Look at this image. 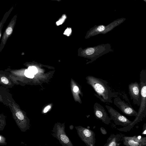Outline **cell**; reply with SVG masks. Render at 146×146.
I'll return each instance as SVG.
<instances>
[{"label":"cell","instance_id":"24","mask_svg":"<svg viewBox=\"0 0 146 146\" xmlns=\"http://www.w3.org/2000/svg\"><path fill=\"white\" fill-rule=\"evenodd\" d=\"M73 90L74 92L76 93L78 92L79 90V88L77 86H75L74 87Z\"/></svg>","mask_w":146,"mask_h":146},{"label":"cell","instance_id":"22","mask_svg":"<svg viewBox=\"0 0 146 146\" xmlns=\"http://www.w3.org/2000/svg\"><path fill=\"white\" fill-rule=\"evenodd\" d=\"M71 30L70 29H67L65 31L64 34L66 35L67 36H69L71 33Z\"/></svg>","mask_w":146,"mask_h":146},{"label":"cell","instance_id":"19","mask_svg":"<svg viewBox=\"0 0 146 146\" xmlns=\"http://www.w3.org/2000/svg\"><path fill=\"white\" fill-rule=\"evenodd\" d=\"M28 69L30 70L34 75L36 74L38 72L37 68L35 66H29Z\"/></svg>","mask_w":146,"mask_h":146},{"label":"cell","instance_id":"21","mask_svg":"<svg viewBox=\"0 0 146 146\" xmlns=\"http://www.w3.org/2000/svg\"><path fill=\"white\" fill-rule=\"evenodd\" d=\"M101 132L102 134L104 135H106L107 133L106 129L103 127H101L100 128Z\"/></svg>","mask_w":146,"mask_h":146},{"label":"cell","instance_id":"25","mask_svg":"<svg viewBox=\"0 0 146 146\" xmlns=\"http://www.w3.org/2000/svg\"><path fill=\"white\" fill-rule=\"evenodd\" d=\"M0 102L3 103V100L1 95L0 94Z\"/></svg>","mask_w":146,"mask_h":146},{"label":"cell","instance_id":"20","mask_svg":"<svg viewBox=\"0 0 146 146\" xmlns=\"http://www.w3.org/2000/svg\"><path fill=\"white\" fill-rule=\"evenodd\" d=\"M142 133V134H146V123H144L143 126V128Z\"/></svg>","mask_w":146,"mask_h":146},{"label":"cell","instance_id":"26","mask_svg":"<svg viewBox=\"0 0 146 146\" xmlns=\"http://www.w3.org/2000/svg\"><path fill=\"white\" fill-rule=\"evenodd\" d=\"M145 3H146V0H143Z\"/></svg>","mask_w":146,"mask_h":146},{"label":"cell","instance_id":"18","mask_svg":"<svg viewBox=\"0 0 146 146\" xmlns=\"http://www.w3.org/2000/svg\"><path fill=\"white\" fill-rule=\"evenodd\" d=\"M60 139L65 143H67L69 140L68 137L64 135H62L60 136Z\"/></svg>","mask_w":146,"mask_h":146},{"label":"cell","instance_id":"23","mask_svg":"<svg viewBox=\"0 0 146 146\" xmlns=\"http://www.w3.org/2000/svg\"><path fill=\"white\" fill-rule=\"evenodd\" d=\"M50 108V106L49 105L46 107L44 109L43 111L45 113L47 112Z\"/></svg>","mask_w":146,"mask_h":146},{"label":"cell","instance_id":"7","mask_svg":"<svg viewBox=\"0 0 146 146\" xmlns=\"http://www.w3.org/2000/svg\"><path fill=\"white\" fill-rule=\"evenodd\" d=\"M114 104L125 114L130 116L136 117L138 114L137 112L131 106L120 98L116 97L113 99Z\"/></svg>","mask_w":146,"mask_h":146},{"label":"cell","instance_id":"15","mask_svg":"<svg viewBox=\"0 0 146 146\" xmlns=\"http://www.w3.org/2000/svg\"><path fill=\"white\" fill-rule=\"evenodd\" d=\"M13 9V7H12L4 15L3 17L0 22V39L2 35V31L4 24L5 23L8 17Z\"/></svg>","mask_w":146,"mask_h":146},{"label":"cell","instance_id":"13","mask_svg":"<svg viewBox=\"0 0 146 146\" xmlns=\"http://www.w3.org/2000/svg\"><path fill=\"white\" fill-rule=\"evenodd\" d=\"M0 84L7 88H11L15 85L11 73L5 70H0Z\"/></svg>","mask_w":146,"mask_h":146},{"label":"cell","instance_id":"12","mask_svg":"<svg viewBox=\"0 0 146 146\" xmlns=\"http://www.w3.org/2000/svg\"><path fill=\"white\" fill-rule=\"evenodd\" d=\"M80 134L82 140L89 146H94L96 142L95 134L92 130L84 127L80 129Z\"/></svg>","mask_w":146,"mask_h":146},{"label":"cell","instance_id":"17","mask_svg":"<svg viewBox=\"0 0 146 146\" xmlns=\"http://www.w3.org/2000/svg\"><path fill=\"white\" fill-rule=\"evenodd\" d=\"M7 145L5 137L0 134V145Z\"/></svg>","mask_w":146,"mask_h":146},{"label":"cell","instance_id":"5","mask_svg":"<svg viewBox=\"0 0 146 146\" xmlns=\"http://www.w3.org/2000/svg\"><path fill=\"white\" fill-rule=\"evenodd\" d=\"M126 20V18L118 19L107 25H95L88 32L87 37L89 38L100 34H105L119 26Z\"/></svg>","mask_w":146,"mask_h":146},{"label":"cell","instance_id":"2","mask_svg":"<svg viewBox=\"0 0 146 146\" xmlns=\"http://www.w3.org/2000/svg\"><path fill=\"white\" fill-rule=\"evenodd\" d=\"M140 82L139 84L140 90L141 101L138 114L135 119L128 125L122 128H117L121 131L127 132L129 131L138 123L142 121L146 115V70H142L140 74Z\"/></svg>","mask_w":146,"mask_h":146},{"label":"cell","instance_id":"16","mask_svg":"<svg viewBox=\"0 0 146 146\" xmlns=\"http://www.w3.org/2000/svg\"><path fill=\"white\" fill-rule=\"evenodd\" d=\"M6 117L3 114H0V131H3L6 125Z\"/></svg>","mask_w":146,"mask_h":146},{"label":"cell","instance_id":"8","mask_svg":"<svg viewBox=\"0 0 146 146\" xmlns=\"http://www.w3.org/2000/svg\"><path fill=\"white\" fill-rule=\"evenodd\" d=\"M94 115L96 119L101 120L103 123L109 125L111 120L104 108L101 105L96 102L93 106Z\"/></svg>","mask_w":146,"mask_h":146},{"label":"cell","instance_id":"14","mask_svg":"<svg viewBox=\"0 0 146 146\" xmlns=\"http://www.w3.org/2000/svg\"><path fill=\"white\" fill-rule=\"evenodd\" d=\"M123 134H111L107 139L106 143L104 146H118L121 143L120 141L122 139Z\"/></svg>","mask_w":146,"mask_h":146},{"label":"cell","instance_id":"4","mask_svg":"<svg viewBox=\"0 0 146 146\" xmlns=\"http://www.w3.org/2000/svg\"><path fill=\"white\" fill-rule=\"evenodd\" d=\"M113 51L110 44L108 43L88 47L85 49L84 52L85 56L90 59L88 63H89L93 62L104 55Z\"/></svg>","mask_w":146,"mask_h":146},{"label":"cell","instance_id":"11","mask_svg":"<svg viewBox=\"0 0 146 146\" xmlns=\"http://www.w3.org/2000/svg\"><path fill=\"white\" fill-rule=\"evenodd\" d=\"M17 17V15H15L11 19L3 33L0 44V53L5 47L8 39L13 33L16 23Z\"/></svg>","mask_w":146,"mask_h":146},{"label":"cell","instance_id":"6","mask_svg":"<svg viewBox=\"0 0 146 146\" xmlns=\"http://www.w3.org/2000/svg\"><path fill=\"white\" fill-rule=\"evenodd\" d=\"M105 107L110 114L111 120L113 121L116 125L124 127L132 122V121L129 120L111 106L106 105Z\"/></svg>","mask_w":146,"mask_h":146},{"label":"cell","instance_id":"10","mask_svg":"<svg viewBox=\"0 0 146 146\" xmlns=\"http://www.w3.org/2000/svg\"><path fill=\"white\" fill-rule=\"evenodd\" d=\"M129 93L133 103L139 106L141 100L140 87L137 82H132L128 85Z\"/></svg>","mask_w":146,"mask_h":146},{"label":"cell","instance_id":"3","mask_svg":"<svg viewBox=\"0 0 146 146\" xmlns=\"http://www.w3.org/2000/svg\"><path fill=\"white\" fill-rule=\"evenodd\" d=\"M87 80L95 92L94 95L96 97L104 103H113L111 99L114 95L107 81L93 76H88Z\"/></svg>","mask_w":146,"mask_h":146},{"label":"cell","instance_id":"9","mask_svg":"<svg viewBox=\"0 0 146 146\" xmlns=\"http://www.w3.org/2000/svg\"><path fill=\"white\" fill-rule=\"evenodd\" d=\"M123 144L127 146H145L146 137L141 135L122 137Z\"/></svg>","mask_w":146,"mask_h":146},{"label":"cell","instance_id":"1","mask_svg":"<svg viewBox=\"0 0 146 146\" xmlns=\"http://www.w3.org/2000/svg\"><path fill=\"white\" fill-rule=\"evenodd\" d=\"M0 94L3 104L9 107L15 123L22 132L25 131L29 127V120L25 112L20 108L19 106L13 98L12 94L8 88L0 86Z\"/></svg>","mask_w":146,"mask_h":146}]
</instances>
